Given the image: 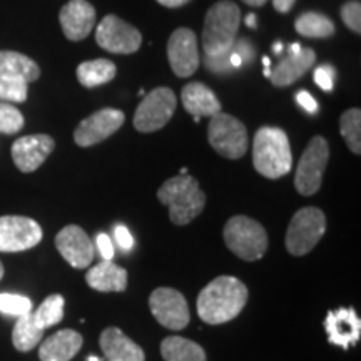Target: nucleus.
Returning <instances> with one entry per match:
<instances>
[{"label": "nucleus", "instance_id": "22", "mask_svg": "<svg viewBox=\"0 0 361 361\" xmlns=\"http://www.w3.org/2000/svg\"><path fill=\"white\" fill-rule=\"evenodd\" d=\"M183 106L194 119L201 117H213L221 112V102L216 94L207 85L201 82H191L183 89L180 94Z\"/></svg>", "mask_w": 361, "mask_h": 361}, {"label": "nucleus", "instance_id": "35", "mask_svg": "<svg viewBox=\"0 0 361 361\" xmlns=\"http://www.w3.org/2000/svg\"><path fill=\"white\" fill-rule=\"evenodd\" d=\"M333 79H335V71H333L331 66L323 64L318 69H314V82L323 90L333 89Z\"/></svg>", "mask_w": 361, "mask_h": 361}, {"label": "nucleus", "instance_id": "27", "mask_svg": "<svg viewBox=\"0 0 361 361\" xmlns=\"http://www.w3.org/2000/svg\"><path fill=\"white\" fill-rule=\"evenodd\" d=\"M296 32L308 39H328L335 34V24L326 16L318 12L301 13L295 24Z\"/></svg>", "mask_w": 361, "mask_h": 361}, {"label": "nucleus", "instance_id": "32", "mask_svg": "<svg viewBox=\"0 0 361 361\" xmlns=\"http://www.w3.org/2000/svg\"><path fill=\"white\" fill-rule=\"evenodd\" d=\"M22 128H24L22 112L8 102H0V133L11 135L19 133Z\"/></svg>", "mask_w": 361, "mask_h": 361}, {"label": "nucleus", "instance_id": "19", "mask_svg": "<svg viewBox=\"0 0 361 361\" xmlns=\"http://www.w3.org/2000/svg\"><path fill=\"white\" fill-rule=\"evenodd\" d=\"M316 54L313 49L301 47L298 52H290L269 71L271 84L276 87H288L301 79L314 66Z\"/></svg>", "mask_w": 361, "mask_h": 361}, {"label": "nucleus", "instance_id": "4", "mask_svg": "<svg viewBox=\"0 0 361 361\" xmlns=\"http://www.w3.org/2000/svg\"><path fill=\"white\" fill-rule=\"evenodd\" d=\"M157 197L169 207V218L178 226L191 223L206 206V194L201 191L200 183L189 174H179L166 180L157 191Z\"/></svg>", "mask_w": 361, "mask_h": 361}, {"label": "nucleus", "instance_id": "37", "mask_svg": "<svg viewBox=\"0 0 361 361\" xmlns=\"http://www.w3.org/2000/svg\"><path fill=\"white\" fill-rule=\"evenodd\" d=\"M94 246H96V250L99 252H101L104 261H112V258H114V245H112V239L107 236L106 233L97 234Z\"/></svg>", "mask_w": 361, "mask_h": 361}, {"label": "nucleus", "instance_id": "42", "mask_svg": "<svg viewBox=\"0 0 361 361\" xmlns=\"http://www.w3.org/2000/svg\"><path fill=\"white\" fill-rule=\"evenodd\" d=\"M229 62H231L233 69H238V67L243 66L241 57H239V54H236L234 51H231V54H229Z\"/></svg>", "mask_w": 361, "mask_h": 361}, {"label": "nucleus", "instance_id": "24", "mask_svg": "<svg viewBox=\"0 0 361 361\" xmlns=\"http://www.w3.org/2000/svg\"><path fill=\"white\" fill-rule=\"evenodd\" d=\"M39 75V66L30 57L20 52L0 51V79L22 80V82L30 84L35 82Z\"/></svg>", "mask_w": 361, "mask_h": 361}, {"label": "nucleus", "instance_id": "13", "mask_svg": "<svg viewBox=\"0 0 361 361\" xmlns=\"http://www.w3.org/2000/svg\"><path fill=\"white\" fill-rule=\"evenodd\" d=\"M126 116L119 109H101L85 117L74 130V141L80 147H90L111 137L116 130L123 128Z\"/></svg>", "mask_w": 361, "mask_h": 361}, {"label": "nucleus", "instance_id": "39", "mask_svg": "<svg viewBox=\"0 0 361 361\" xmlns=\"http://www.w3.org/2000/svg\"><path fill=\"white\" fill-rule=\"evenodd\" d=\"M296 101L306 112H310V114H314V112L318 111V102L314 101V97L311 96L308 90H300V92L296 94Z\"/></svg>", "mask_w": 361, "mask_h": 361}, {"label": "nucleus", "instance_id": "12", "mask_svg": "<svg viewBox=\"0 0 361 361\" xmlns=\"http://www.w3.org/2000/svg\"><path fill=\"white\" fill-rule=\"evenodd\" d=\"M42 241V228L37 221L25 216L0 218V252H20Z\"/></svg>", "mask_w": 361, "mask_h": 361}, {"label": "nucleus", "instance_id": "20", "mask_svg": "<svg viewBox=\"0 0 361 361\" xmlns=\"http://www.w3.org/2000/svg\"><path fill=\"white\" fill-rule=\"evenodd\" d=\"M101 348L107 361H146V355L137 343H134L119 328H106L101 335Z\"/></svg>", "mask_w": 361, "mask_h": 361}, {"label": "nucleus", "instance_id": "36", "mask_svg": "<svg viewBox=\"0 0 361 361\" xmlns=\"http://www.w3.org/2000/svg\"><path fill=\"white\" fill-rule=\"evenodd\" d=\"M229 54H226V56H221V57H206L204 56V64L207 69L213 71L214 74H228L229 71H233L231 62H229Z\"/></svg>", "mask_w": 361, "mask_h": 361}, {"label": "nucleus", "instance_id": "10", "mask_svg": "<svg viewBox=\"0 0 361 361\" xmlns=\"http://www.w3.org/2000/svg\"><path fill=\"white\" fill-rule=\"evenodd\" d=\"M149 308L162 326L179 331L189 324L191 313L183 293L173 288H157L149 298Z\"/></svg>", "mask_w": 361, "mask_h": 361}, {"label": "nucleus", "instance_id": "33", "mask_svg": "<svg viewBox=\"0 0 361 361\" xmlns=\"http://www.w3.org/2000/svg\"><path fill=\"white\" fill-rule=\"evenodd\" d=\"M29 84L22 80L0 79V102H25Z\"/></svg>", "mask_w": 361, "mask_h": 361}, {"label": "nucleus", "instance_id": "29", "mask_svg": "<svg viewBox=\"0 0 361 361\" xmlns=\"http://www.w3.org/2000/svg\"><path fill=\"white\" fill-rule=\"evenodd\" d=\"M64 298L62 295H51L40 303V306L32 313L34 323L40 329H47L54 324L61 323L64 318Z\"/></svg>", "mask_w": 361, "mask_h": 361}, {"label": "nucleus", "instance_id": "18", "mask_svg": "<svg viewBox=\"0 0 361 361\" xmlns=\"http://www.w3.org/2000/svg\"><path fill=\"white\" fill-rule=\"evenodd\" d=\"M324 329L328 333V341L331 345L348 350L351 345L360 341L361 322L353 308H340L329 311L324 319Z\"/></svg>", "mask_w": 361, "mask_h": 361}, {"label": "nucleus", "instance_id": "31", "mask_svg": "<svg viewBox=\"0 0 361 361\" xmlns=\"http://www.w3.org/2000/svg\"><path fill=\"white\" fill-rule=\"evenodd\" d=\"M0 313L16 318L32 313V301L16 293H0Z\"/></svg>", "mask_w": 361, "mask_h": 361}, {"label": "nucleus", "instance_id": "28", "mask_svg": "<svg viewBox=\"0 0 361 361\" xmlns=\"http://www.w3.org/2000/svg\"><path fill=\"white\" fill-rule=\"evenodd\" d=\"M44 329H40L37 324L34 323L32 313H27L24 316L17 318L16 326L12 331V343L16 350L19 351H30L42 341Z\"/></svg>", "mask_w": 361, "mask_h": 361}, {"label": "nucleus", "instance_id": "6", "mask_svg": "<svg viewBox=\"0 0 361 361\" xmlns=\"http://www.w3.org/2000/svg\"><path fill=\"white\" fill-rule=\"evenodd\" d=\"M326 231V218L318 207H303L293 216L286 231V250L293 256H305L318 245Z\"/></svg>", "mask_w": 361, "mask_h": 361}, {"label": "nucleus", "instance_id": "34", "mask_svg": "<svg viewBox=\"0 0 361 361\" xmlns=\"http://www.w3.org/2000/svg\"><path fill=\"white\" fill-rule=\"evenodd\" d=\"M341 19L350 30L361 34V4L358 0H351L341 7Z\"/></svg>", "mask_w": 361, "mask_h": 361}, {"label": "nucleus", "instance_id": "8", "mask_svg": "<svg viewBox=\"0 0 361 361\" xmlns=\"http://www.w3.org/2000/svg\"><path fill=\"white\" fill-rule=\"evenodd\" d=\"M329 146L322 135H314L306 146L300 164H298L295 186L303 196H313L319 191L323 183V173L328 166Z\"/></svg>", "mask_w": 361, "mask_h": 361}, {"label": "nucleus", "instance_id": "16", "mask_svg": "<svg viewBox=\"0 0 361 361\" xmlns=\"http://www.w3.org/2000/svg\"><path fill=\"white\" fill-rule=\"evenodd\" d=\"M56 147V141L47 134L24 135L12 144V159L22 173H34L44 164Z\"/></svg>", "mask_w": 361, "mask_h": 361}, {"label": "nucleus", "instance_id": "23", "mask_svg": "<svg viewBox=\"0 0 361 361\" xmlns=\"http://www.w3.org/2000/svg\"><path fill=\"white\" fill-rule=\"evenodd\" d=\"M85 281L96 291L121 293L128 288V271L112 261H101L87 271Z\"/></svg>", "mask_w": 361, "mask_h": 361}, {"label": "nucleus", "instance_id": "45", "mask_svg": "<svg viewBox=\"0 0 361 361\" xmlns=\"http://www.w3.org/2000/svg\"><path fill=\"white\" fill-rule=\"evenodd\" d=\"M263 64H264V75L266 78H269V71H271L269 57H263Z\"/></svg>", "mask_w": 361, "mask_h": 361}, {"label": "nucleus", "instance_id": "15", "mask_svg": "<svg viewBox=\"0 0 361 361\" xmlns=\"http://www.w3.org/2000/svg\"><path fill=\"white\" fill-rule=\"evenodd\" d=\"M168 59L171 69L178 78H191L200 67L197 39L191 29L180 27L174 30L168 42Z\"/></svg>", "mask_w": 361, "mask_h": 361}, {"label": "nucleus", "instance_id": "25", "mask_svg": "<svg viewBox=\"0 0 361 361\" xmlns=\"http://www.w3.org/2000/svg\"><path fill=\"white\" fill-rule=\"evenodd\" d=\"M164 361H206V353L197 343L183 336H168L161 343Z\"/></svg>", "mask_w": 361, "mask_h": 361}, {"label": "nucleus", "instance_id": "26", "mask_svg": "<svg viewBox=\"0 0 361 361\" xmlns=\"http://www.w3.org/2000/svg\"><path fill=\"white\" fill-rule=\"evenodd\" d=\"M116 64L107 59H96V61L82 62L78 67V79L84 87L92 89L97 85L111 82L116 78Z\"/></svg>", "mask_w": 361, "mask_h": 361}, {"label": "nucleus", "instance_id": "44", "mask_svg": "<svg viewBox=\"0 0 361 361\" xmlns=\"http://www.w3.org/2000/svg\"><path fill=\"white\" fill-rule=\"evenodd\" d=\"M246 25L251 27V29H256V16L255 13H250V16L246 17Z\"/></svg>", "mask_w": 361, "mask_h": 361}, {"label": "nucleus", "instance_id": "21", "mask_svg": "<svg viewBox=\"0 0 361 361\" xmlns=\"http://www.w3.org/2000/svg\"><path fill=\"white\" fill-rule=\"evenodd\" d=\"M82 335L74 329H62L44 340L39 348L40 361H71L82 348Z\"/></svg>", "mask_w": 361, "mask_h": 361}, {"label": "nucleus", "instance_id": "5", "mask_svg": "<svg viewBox=\"0 0 361 361\" xmlns=\"http://www.w3.org/2000/svg\"><path fill=\"white\" fill-rule=\"evenodd\" d=\"M224 243L229 251L245 261H256L268 250V234L258 221L234 216L224 226Z\"/></svg>", "mask_w": 361, "mask_h": 361}, {"label": "nucleus", "instance_id": "1", "mask_svg": "<svg viewBox=\"0 0 361 361\" xmlns=\"http://www.w3.org/2000/svg\"><path fill=\"white\" fill-rule=\"evenodd\" d=\"M247 288L233 276H219L202 288L197 296V314L207 324L231 322L245 310Z\"/></svg>", "mask_w": 361, "mask_h": 361}, {"label": "nucleus", "instance_id": "41", "mask_svg": "<svg viewBox=\"0 0 361 361\" xmlns=\"http://www.w3.org/2000/svg\"><path fill=\"white\" fill-rule=\"evenodd\" d=\"M157 2H159L161 6H164V7L176 8V7H183V6H186V4H188V2H191V0H157Z\"/></svg>", "mask_w": 361, "mask_h": 361}, {"label": "nucleus", "instance_id": "38", "mask_svg": "<svg viewBox=\"0 0 361 361\" xmlns=\"http://www.w3.org/2000/svg\"><path fill=\"white\" fill-rule=\"evenodd\" d=\"M114 239H116L117 246H119L123 251L133 250L134 238H133V234H130L129 229L126 228V226H123V224L116 226V228H114Z\"/></svg>", "mask_w": 361, "mask_h": 361}, {"label": "nucleus", "instance_id": "46", "mask_svg": "<svg viewBox=\"0 0 361 361\" xmlns=\"http://www.w3.org/2000/svg\"><path fill=\"white\" fill-rule=\"evenodd\" d=\"M273 51H274V54H281V51H283V44H281V42L274 44V45H273Z\"/></svg>", "mask_w": 361, "mask_h": 361}, {"label": "nucleus", "instance_id": "7", "mask_svg": "<svg viewBox=\"0 0 361 361\" xmlns=\"http://www.w3.org/2000/svg\"><path fill=\"white\" fill-rule=\"evenodd\" d=\"M207 139L218 154L226 159H241L247 151V130L231 114L218 112L211 117Z\"/></svg>", "mask_w": 361, "mask_h": 361}, {"label": "nucleus", "instance_id": "3", "mask_svg": "<svg viewBox=\"0 0 361 361\" xmlns=\"http://www.w3.org/2000/svg\"><path fill=\"white\" fill-rule=\"evenodd\" d=\"M241 22V11L231 0H221L206 13L202 47L206 57H221L233 51Z\"/></svg>", "mask_w": 361, "mask_h": 361}, {"label": "nucleus", "instance_id": "14", "mask_svg": "<svg viewBox=\"0 0 361 361\" xmlns=\"http://www.w3.org/2000/svg\"><path fill=\"white\" fill-rule=\"evenodd\" d=\"M56 247L72 268L84 269L94 261L96 246L80 226L69 224L56 236Z\"/></svg>", "mask_w": 361, "mask_h": 361}, {"label": "nucleus", "instance_id": "2", "mask_svg": "<svg viewBox=\"0 0 361 361\" xmlns=\"http://www.w3.org/2000/svg\"><path fill=\"white\" fill-rule=\"evenodd\" d=\"M252 164L261 176L268 179H279L293 168L290 139L279 128L258 129L252 142Z\"/></svg>", "mask_w": 361, "mask_h": 361}, {"label": "nucleus", "instance_id": "49", "mask_svg": "<svg viewBox=\"0 0 361 361\" xmlns=\"http://www.w3.org/2000/svg\"><path fill=\"white\" fill-rule=\"evenodd\" d=\"M179 174H188V169L186 168H183V169H180V173Z\"/></svg>", "mask_w": 361, "mask_h": 361}, {"label": "nucleus", "instance_id": "48", "mask_svg": "<svg viewBox=\"0 0 361 361\" xmlns=\"http://www.w3.org/2000/svg\"><path fill=\"white\" fill-rule=\"evenodd\" d=\"M87 361H101L97 358V356H89V360Z\"/></svg>", "mask_w": 361, "mask_h": 361}, {"label": "nucleus", "instance_id": "9", "mask_svg": "<svg viewBox=\"0 0 361 361\" xmlns=\"http://www.w3.org/2000/svg\"><path fill=\"white\" fill-rule=\"evenodd\" d=\"M178 99L168 87H157L149 92L134 114V128L139 133H154L164 128L173 117Z\"/></svg>", "mask_w": 361, "mask_h": 361}, {"label": "nucleus", "instance_id": "43", "mask_svg": "<svg viewBox=\"0 0 361 361\" xmlns=\"http://www.w3.org/2000/svg\"><path fill=\"white\" fill-rule=\"evenodd\" d=\"M243 2L247 4V6H251V7H263L268 0H243Z\"/></svg>", "mask_w": 361, "mask_h": 361}, {"label": "nucleus", "instance_id": "17", "mask_svg": "<svg viewBox=\"0 0 361 361\" xmlns=\"http://www.w3.org/2000/svg\"><path fill=\"white\" fill-rule=\"evenodd\" d=\"M62 32L72 42H79L92 32L96 25V8L87 0H69L59 12Z\"/></svg>", "mask_w": 361, "mask_h": 361}, {"label": "nucleus", "instance_id": "30", "mask_svg": "<svg viewBox=\"0 0 361 361\" xmlns=\"http://www.w3.org/2000/svg\"><path fill=\"white\" fill-rule=\"evenodd\" d=\"M340 133L355 154L361 152V111L348 109L340 119Z\"/></svg>", "mask_w": 361, "mask_h": 361}, {"label": "nucleus", "instance_id": "11", "mask_svg": "<svg viewBox=\"0 0 361 361\" xmlns=\"http://www.w3.org/2000/svg\"><path fill=\"white\" fill-rule=\"evenodd\" d=\"M96 42L107 52L134 54L141 47L142 35L135 27L111 13L104 17L97 25Z\"/></svg>", "mask_w": 361, "mask_h": 361}, {"label": "nucleus", "instance_id": "47", "mask_svg": "<svg viewBox=\"0 0 361 361\" xmlns=\"http://www.w3.org/2000/svg\"><path fill=\"white\" fill-rule=\"evenodd\" d=\"M2 278H4V264L0 263V279H2Z\"/></svg>", "mask_w": 361, "mask_h": 361}, {"label": "nucleus", "instance_id": "40", "mask_svg": "<svg viewBox=\"0 0 361 361\" xmlns=\"http://www.w3.org/2000/svg\"><path fill=\"white\" fill-rule=\"evenodd\" d=\"M296 0H273V7L276 8L279 13H288L295 6Z\"/></svg>", "mask_w": 361, "mask_h": 361}]
</instances>
